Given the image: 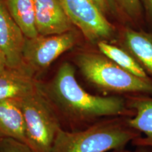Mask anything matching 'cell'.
Segmentation results:
<instances>
[{"instance_id": "1", "label": "cell", "mask_w": 152, "mask_h": 152, "mask_svg": "<svg viewBox=\"0 0 152 152\" xmlns=\"http://www.w3.org/2000/svg\"><path fill=\"white\" fill-rule=\"evenodd\" d=\"M52 92L56 99L70 113L83 119L100 117H132L134 111L121 96H102L87 92L75 78L69 63L61 64L53 80Z\"/></svg>"}, {"instance_id": "2", "label": "cell", "mask_w": 152, "mask_h": 152, "mask_svg": "<svg viewBox=\"0 0 152 152\" xmlns=\"http://www.w3.org/2000/svg\"><path fill=\"white\" fill-rule=\"evenodd\" d=\"M140 137L124 120H108L86 130L67 132L59 129L51 152H107L122 149Z\"/></svg>"}, {"instance_id": "3", "label": "cell", "mask_w": 152, "mask_h": 152, "mask_svg": "<svg viewBox=\"0 0 152 152\" xmlns=\"http://www.w3.org/2000/svg\"><path fill=\"white\" fill-rule=\"evenodd\" d=\"M75 63L85 78L100 90L132 96H152L151 78H141L129 73L101 52L80 53Z\"/></svg>"}, {"instance_id": "4", "label": "cell", "mask_w": 152, "mask_h": 152, "mask_svg": "<svg viewBox=\"0 0 152 152\" xmlns=\"http://www.w3.org/2000/svg\"><path fill=\"white\" fill-rule=\"evenodd\" d=\"M19 102L29 147L34 152H51L60 128L41 90L19 99Z\"/></svg>"}, {"instance_id": "5", "label": "cell", "mask_w": 152, "mask_h": 152, "mask_svg": "<svg viewBox=\"0 0 152 152\" xmlns=\"http://www.w3.org/2000/svg\"><path fill=\"white\" fill-rule=\"evenodd\" d=\"M77 40L75 30L59 35H38L26 38L23 52L24 68L30 73L46 69L61 55L74 47Z\"/></svg>"}, {"instance_id": "6", "label": "cell", "mask_w": 152, "mask_h": 152, "mask_svg": "<svg viewBox=\"0 0 152 152\" xmlns=\"http://www.w3.org/2000/svg\"><path fill=\"white\" fill-rule=\"evenodd\" d=\"M74 26L88 41H108L115 33L114 26L92 0H60Z\"/></svg>"}, {"instance_id": "7", "label": "cell", "mask_w": 152, "mask_h": 152, "mask_svg": "<svg viewBox=\"0 0 152 152\" xmlns=\"http://www.w3.org/2000/svg\"><path fill=\"white\" fill-rule=\"evenodd\" d=\"M26 38L11 18L4 0H0V51L5 56L9 68L26 70L23 63Z\"/></svg>"}, {"instance_id": "8", "label": "cell", "mask_w": 152, "mask_h": 152, "mask_svg": "<svg viewBox=\"0 0 152 152\" xmlns=\"http://www.w3.org/2000/svg\"><path fill=\"white\" fill-rule=\"evenodd\" d=\"M35 23L40 35H59L74 30L60 0H34Z\"/></svg>"}, {"instance_id": "9", "label": "cell", "mask_w": 152, "mask_h": 152, "mask_svg": "<svg viewBox=\"0 0 152 152\" xmlns=\"http://www.w3.org/2000/svg\"><path fill=\"white\" fill-rule=\"evenodd\" d=\"M127 101L134 111V115L128 118V124L140 134L133 142L140 147L152 148V96H130Z\"/></svg>"}, {"instance_id": "10", "label": "cell", "mask_w": 152, "mask_h": 152, "mask_svg": "<svg viewBox=\"0 0 152 152\" xmlns=\"http://www.w3.org/2000/svg\"><path fill=\"white\" fill-rule=\"evenodd\" d=\"M39 90L37 83L26 70L8 67L0 71V100L22 99Z\"/></svg>"}, {"instance_id": "11", "label": "cell", "mask_w": 152, "mask_h": 152, "mask_svg": "<svg viewBox=\"0 0 152 152\" xmlns=\"http://www.w3.org/2000/svg\"><path fill=\"white\" fill-rule=\"evenodd\" d=\"M0 133L29 147L19 99L0 100Z\"/></svg>"}, {"instance_id": "12", "label": "cell", "mask_w": 152, "mask_h": 152, "mask_svg": "<svg viewBox=\"0 0 152 152\" xmlns=\"http://www.w3.org/2000/svg\"><path fill=\"white\" fill-rule=\"evenodd\" d=\"M123 47L152 76V33L125 28L122 33Z\"/></svg>"}, {"instance_id": "13", "label": "cell", "mask_w": 152, "mask_h": 152, "mask_svg": "<svg viewBox=\"0 0 152 152\" xmlns=\"http://www.w3.org/2000/svg\"><path fill=\"white\" fill-rule=\"evenodd\" d=\"M11 18L27 38L37 36L34 0H4Z\"/></svg>"}, {"instance_id": "14", "label": "cell", "mask_w": 152, "mask_h": 152, "mask_svg": "<svg viewBox=\"0 0 152 152\" xmlns=\"http://www.w3.org/2000/svg\"><path fill=\"white\" fill-rule=\"evenodd\" d=\"M96 45L99 52L105 55L125 71L141 78H151L134 57L123 47L116 46L107 41L99 42Z\"/></svg>"}, {"instance_id": "15", "label": "cell", "mask_w": 152, "mask_h": 152, "mask_svg": "<svg viewBox=\"0 0 152 152\" xmlns=\"http://www.w3.org/2000/svg\"><path fill=\"white\" fill-rule=\"evenodd\" d=\"M120 11L133 21L142 19L143 8L140 0H113Z\"/></svg>"}, {"instance_id": "16", "label": "cell", "mask_w": 152, "mask_h": 152, "mask_svg": "<svg viewBox=\"0 0 152 152\" xmlns=\"http://www.w3.org/2000/svg\"><path fill=\"white\" fill-rule=\"evenodd\" d=\"M0 152H34L29 147L10 138L0 141Z\"/></svg>"}, {"instance_id": "17", "label": "cell", "mask_w": 152, "mask_h": 152, "mask_svg": "<svg viewBox=\"0 0 152 152\" xmlns=\"http://www.w3.org/2000/svg\"><path fill=\"white\" fill-rule=\"evenodd\" d=\"M104 14L106 16L107 15H115L119 10L118 7L114 2L113 0H92Z\"/></svg>"}, {"instance_id": "18", "label": "cell", "mask_w": 152, "mask_h": 152, "mask_svg": "<svg viewBox=\"0 0 152 152\" xmlns=\"http://www.w3.org/2000/svg\"><path fill=\"white\" fill-rule=\"evenodd\" d=\"M149 20L152 23V0H140Z\"/></svg>"}, {"instance_id": "19", "label": "cell", "mask_w": 152, "mask_h": 152, "mask_svg": "<svg viewBox=\"0 0 152 152\" xmlns=\"http://www.w3.org/2000/svg\"><path fill=\"white\" fill-rule=\"evenodd\" d=\"M8 67L9 66L8 64H7L6 57L3 53L0 51V71H3V70L6 69V68Z\"/></svg>"}, {"instance_id": "20", "label": "cell", "mask_w": 152, "mask_h": 152, "mask_svg": "<svg viewBox=\"0 0 152 152\" xmlns=\"http://www.w3.org/2000/svg\"><path fill=\"white\" fill-rule=\"evenodd\" d=\"M115 152H141V151H125V150H122V149H118V151Z\"/></svg>"}, {"instance_id": "21", "label": "cell", "mask_w": 152, "mask_h": 152, "mask_svg": "<svg viewBox=\"0 0 152 152\" xmlns=\"http://www.w3.org/2000/svg\"><path fill=\"white\" fill-rule=\"evenodd\" d=\"M150 150H149V151H141V152H152V148H150Z\"/></svg>"}]
</instances>
